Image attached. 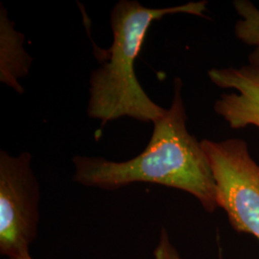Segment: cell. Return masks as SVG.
Instances as JSON below:
<instances>
[{"mask_svg": "<svg viewBox=\"0 0 259 259\" xmlns=\"http://www.w3.org/2000/svg\"><path fill=\"white\" fill-rule=\"evenodd\" d=\"M183 81H174L169 109L154 124L147 147L127 161L75 156L73 181L89 187L117 190L136 183L164 185L194 196L207 212L218 207L216 185L202 143L186 128Z\"/></svg>", "mask_w": 259, "mask_h": 259, "instance_id": "6da1fadb", "label": "cell"}, {"mask_svg": "<svg viewBox=\"0 0 259 259\" xmlns=\"http://www.w3.org/2000/svg\"><path fill=\"white\" fill-rule=\"evenodd\" d=\"M207 1L189 2L168 8H147L137 0H120L111 12L113 40L110 57L90 77L87 112L102 125L121 117L140 122L161 118L166 110L152 101L135 70V63L151 24L167 15L189 14L204 17Z\"/></svg>", "mask_w": 259, "mask_h": 259, "instance_id": "7a4b0ae2", "label": "cell"}, {"mask_svg": "<svg viewBox=\"0 0 259 259\" xmlns=\"http://www.w3.org/2000/svg\"><path fill=\"white\" fill-rule=\"evenodd\" d=\"M201 143L212 170L218 207L226 211L233 230L259 240V165L247 142L204 139Z\"/></svg>", "mask_w": 259, "mask_h": 259, "instance_id": "3957f363", "label": "cell"}, {"mask_svg": "<svg viewBox=\"0 0 259 259\" xmlns=\"http://www.w3.org/2000/svg\"><path fill=\"white\" fill-rule=\"evenodd\" d=\"M32 156L0 151V253L7 258L30 254L39 222L40 189Z\"/></svg>", "mask_w": 259, "mask_h": 259, "instance_id": "277c9868", "label": "cell"}, {"mask_svg": "<svg viewBox=\"0 0 259 259\" xmlns=\"http://www.w3.org/2000/svg\"><path fill=\"white\" fill-rule=\"evenodd\" d=\"M207 74L217 87L238 92L223 93L214 104L215 112L232 129L259 128V68L251 65L212 68Z\"/></svg>", "mask_w": 259, "mask_h": 259, "instance_id": "5b68a950", "label": "cell"}, {"mask_svg": "<svg viewBox=\"0 0 259 259\" xmlns=\"http://www.w3.org/2000/svg\"><path fill=\"white\" fill-rule=\"evenodd\" d=\"M24 36L15 29L7 10L0 6V81L17 93H23L19 83L29 73L32 58L23 47Z\"/></svg>", "mask_w": 259, "mask_h": 259, "instance_id": "8992f818", "label": "cell"}, {"mask_svg": "<svg viewBox=\"0 0 259 259\" xmlns=\"http://www.w3.org/2000/svg\"><path fill=\"white\" fill-rule=\"evenodd\" d=\"M233 5L241 18L234 27L235 36L243 44L255 47L249 62L259 68V10L248 0H236Z\"/></svg>", "mask_w": 259, "mask_h": 259, "instance_id": "52a82bcc", "label": "cell"}, {"mask_svg": "<svg viewBox=\"0 0 259 259\" xmlns=\"http://www.w3.org/2000/svg\"><path fill=\"white\" fill-rule=\"evenodd\" d=\"M155 259H183L174 245L171 243L167 231L161 229L157 247L154 250Z\"/></svg>", "mask_w": 259, "mask_h": 259, "instance_id": "ba28073f", "label": "cell"}, {"mask_svg": "<svg viewBox=\"0 0 259 259\" xmlns=\"http://www.w3.org/2000/svg\"><path fill=\"white\" fill-rule=\"evenodd\" d=\"M7 259H33L30 254L24 255V256H19V257H14V258H7Z\"/></svg>", "mask_w": 259, "mask_h": 259, "instance_id": "9c48e42d", "label": "cell"}]
</instances>
